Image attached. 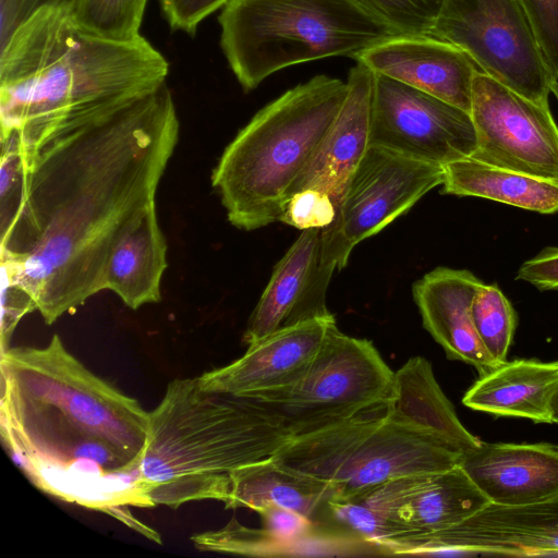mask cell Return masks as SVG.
<instances>
[{"label": "cell", "instance_id": "cell-28", "mask_svg": "<svg viewBox=\"0 0 558 558\" xmlns=\"http://www.w3.org/2000/svg\"><path fill=\"white\" fill-rule=\"evenodd\" d=\"M393 35H430L445 0H350Z\"/></svg>", "mask_w": 558, "mask_h": 558}, {"label": "cell", "instance_id": "cell-31", "mask_svg": "<svg viewBox=\"0 0 558 558\" xmlns=\"http://www.w3.org/2000/svg\"><path fill=\"white\" fill-rule=\"evenodd\" d=\"M547 61L558 82V0H520Z\"/></svg>", "mask_w": 558, "mask_h": 558}, {"label": "cell", "instance_id": "cell-15", "mask_svg": "<svg viewBox=\"0 0 558 558\" xmlns=\"http://www.w3.org/2000/svg\"><path fill=\"white\" fill-rule=\"evenodd\" d=\"M333 272L322 263V229L303 230L276 264L248 318L244 342L248 345L279 329L331 315L326 296Z\"/></svg>", "mask_w": 558, "mask_h": 558}, {"label": "cell", "instance_id": "cell-6", "mask_svg": "<svg viewBox=\"0 0 558 558\" xmlns=\"http://www.w3.org/2000/svg\"><path fill=\"white\" fill-rule=\"evenodd\" d=\"M218 23L222 53L246 93L288 66L354 58L393 36L350 0H229Z\"/></svg>", "mask_w": 558, "mask_h": 558}, {"label": "cell", "instance_id": "cell-24", "mask_svg": "<svg viewBox=\"0 0 558 558\" xmlns=\"http://www.w3.org/2000/svg\"><path fill=\"white\" fill-rule=\"evenodd\" d=\"M227 509L248 508L256 512L269 506L296 511L311 520L333 495L320 480L289 470L270 457L246 464L230 475Z\"/></svg>", "mask_w": 558, "mask_h": 558}, {"label": "cell", "instance_id": "cell-33", "mask_svg": "<svg viewBox=\"0 0 558 558\" xmlns=\"http://www.w3.org/2000/svg\"><path fill=\"white\" fill-rule=\"evenodd\" d=\"M1 343L2 350L21 318L36 307L31 298L15 283L2 276L1 280Z\"/></svg>", "mask_w": 558, "mask_h": 558}, {"label": "cell", "instance_id": "cell-4", "mask_svg": "<svg viewBox=\"0 0 558 558\" xmlns=\"http://www.w3.org/2000/svg\"><path fill=\"white\" fill-rule=\"evenodd\" d=\"M259 398L170 381L148 413L141 483L151 506L226 502L233 471L274 456L295 438Z\"/></svg>", "mask_w": 558, "mask_h": 558}, {"label": "cell", "instance_id": "cell-22", "mask_svg": "<svg viewBox=\"0 0 558 558\" xmlns=\"http://www.w3.org/2000/svg\"><path fill=\"white\" fill-rule=\"evenodd\" d=\"M557 387L558 361H506L480 376L462 403L494 415L551 423L550 402Z\"/></svg>", "mask_w": 558, "mask_h": 558}, {"label": "cell", "instance_id": "cell-30", "mask_svg": "<svg viewBox=\"0 0 558 558\" xmlns=\"http://www.w3.org/2000/svg\"><path fill=\"white\" fill-rule=\"evenodd\" d=\"M336 214L337 205L328 194L307 189L287 199L279 221L301 231L324 229L333 222Z\"/></svg>", "mask_w": 558, "mask_h": 558}, {"label": "cell", "instance_id": "cell-11", "mask_svg": "<svg viewBox=\"0 0 558 558\" xmlns=\"http://www.w3.org/2000/svg\"><path fill=\"white\" fill-rule=\"evenodd\" d=\"M369 145L445 166L471 157L477 141L470 112L374 73Z\"/></svg>", "mask_w": 558, "mask_h": 558}, {"label": "cell", "instance_id": "cell-12", "mask_svg": "<svg viewBox=\"0 0 558 558\" xmlns=\"http://www.w3.org/2000/svg\"><path fill=\"white\" fill-rule=\"evenodd\" d=\"M470 114L477 141L471 157L558 180V125L549 106L537 104L477 71Z\"/></svg>", "mask_w": 558, "mask_h": 558}, {"label": "cell", "instance_id": "cell-7", "mask_svg": "<svg viewBox=\"0 0 558 558\" xmlns=\"http://www.w3.org/2000/svg\"><path fill=\"white\" fill-rule=\"evenodd\" d=\"M391 399L371 404L332 426L295 437L271 458L351 497L391 480L460 464L462 451L390 416Z\"/></svg>", "mask_w": 558, "mask_h": 558}, {"label": "cell", "instance_id": "cell-35", "mask_svg": "<svg viewBox=\"0 0 558 558\" xmlns=\"http://www.w3.org/2000/svg\"><path fill=\"white\" fill-rule=\"evenodd\" d=\"M63 2L66 0H0L1 39L7 37L22 20L38 7Z\"/></svg>", "mask_w": 558, "mask_h": 558}, {"label": "cell", "instance_id": "cell-18", "mask_svg": "<svg viewBox=\"0 0 558 558\" xmlns=\"http://www.w3.org/2000/svg\"><path fill=\"white\" fill-rule=\"evenodd\" d=\"M490 504L522 506L558 496V446L480 441L459 464Z\"/></svg>", "mask_w": 558, "mask_h": 558}, {"label": "cell", "instance_id": "cell-27", "mask_svg": "<svg viewBox=\"0 0 558 558\" xmlns=\"http://www.w3.org/2000/svg\"><path fill=\"white\" fill-rule=\"evenodd\" d=\"M471 316L486 351L498 364L505 363L515 331L517 315L498 286H481L471 304Z\"/></svg>", "mask_w": 558, "mask_h": 558}, {"label": "cell", "instance_id": "cell-20", "mask_svg": "<svg viewBox=\"0 0 558 558\" xmlns=\"http://www.w3.org/2000/svg\"><path fill=\"white\" fill-rule=\"evenodd\" d=\"M373 80L374 72L362 63L350 69L343 104L288 198L302 190H318L328 194L338 209L350 178L371 146Z\"/></svg>", "mask_w": 558, "mask_h": 558}, {"label": "cell", "instance_id": "cell-34", "mask_svg": "<svg viewBox=\"0 0 558 558\" xmlns=\"http://www.w3.org/2000/svg\"><path fill=\"white\" fill-rule=\"evenodd\" d=\"M515 279L526 281L541 291L558 290V247H545L524 262Z\"/></svg>", "mask_w": 558, "mask_h": 558}, {"label": "cell", "instance_id": "cell-16", "mask_svg": "<svg viewBox=\"0 0 558 558\" xmlns=\"http://www.w3.org/2000/svg\"><path fill=\"white\" fill-rule=\"evenodd\" d=\"M376 74L410 85L468 112L480 69L457 46L430 35H393L353 58Z\"/></svg>", "mask_w": 558, "mask_h": 558}, {"label": "cell", "instance_id": "cell-29", "mask_svg": "<svg viewBox=\"0 0 558 558\" xmlns=\"http://www.w3.org/2000/svg\"><path fill=\"white\" fill-rule=\"evenodd\" d=\"M194 545L199 550L231 553L247 556H295L296 547L279 541L263 527L250 529L232 520L219 531L195 534Z\"/></svg>", "mask_w": 558, "mask_h": 558}, {"label": "cell", "instance_id": "cell-23", "mask_svg": "<svg viewBox=\"0 0 558 558\" xmlns=\"http://www.w3.org/2000/svg\"><path fill=\"white\" fill-rule=\"evenodd\" d=\"M390 416L434 435L462 452L481 441L462 425L438 385L430 363L422 356L410 357L395 372Z\"/></svg>", "mask_w": 558, "mask_h": 558}, {"label": "cell", "instance_id": "cell-19", "mask_svg": "<svg viewBox=\"0 0 558 558\" xmlns=\"http://www.w3.org/2000/svg\"><path fill=\"white\" fill-rule=\"evenodd\" d=\"M483 283L469 270L437 267L412 289L424 328L448 359L472 365L480 376L499 365L482 344L471 316L472 301Z\"/></svg>", "mask_w": 558, "mask_h": 558}, {"label": "cell", "instance_id": "cell-17", "mask_svg": "<svg viewBox=\"0 0 558 558\" xmlns=\"http://www.w3.org/2000/svg\"><path fill=\"white\" fill-rule=\"evenodd\" d=\"M335 316L316 317L247 345L232 363L198 376L203 388L255 395L295 383L318 352Z\"/></svg>", "mask_w": 558, "mask_h": 558}, {"label": "cell", "instance_id": "cell-21", "mask_svg": "<svg viewBox=\"0 0 558 558\" xmlns=\"http://www.w3.org/2000/svg\"><path fill=\"white\" fill-rule=\"evenodd\" d=\"M166 268L167 243L153 204L112 246L105 267L104 290L114 292L132 310L157 303Z\"/></svg>", "mask_w": 558, "mask_h": 558}, {"label": "cell", "instance_id": "cell-9", "mask_svg": "<svg viewBox=\"0 0 558 558\" xmlns=\"http://www.w3.org/2000/svg\"><path fill=\"white\" fill-rule=\"evenodd\" d=\"M430 36L460 48L499 83L549 106L556 82L520 0H445Z\"/></svg>", "mask_w": 558, "mask_h": 558}, {"label": "cell", "instance_id": "cell-25", "mask_svg": "<svg viewBox=\"0 0 558 558\" xmlns=\"http://www.w3.org/2000/svg\"><path fill=\"white\" fill-rule=\"evenodd\" d=\"M441 193L492 199L539 214L558 211V180L496 167L473 157L444 166Z\"/></svg>", "mask_w": 558, "mask_h": 558}, {"label": "cell", "instance_id": "cell-14", "mask_svg": "<svg viewBox=\"0 0 558 558\" xmlns=\"http://www.w3.org/2000/svg\"><path fill=\"white\" fill-rule=\"evenodd\" d=\"M355 496L397 527L395 539L446 530L489 504L460 465L391 480Z\"/></svg>", "mask_w": 558, "mask_h": 558}, {"label": "cell", "instance_id": "cell-2", "mask_svg": "<svg viewBox=\"0 0 558 558\" xmlns=\"http://www.w3.org/2000/svg\"><path fill=\"white\" fill-rule=\"evenodd\" d=\"M1 434L43 492L126 524L153 507L141 483L148 413L86 368L53 335L44 348L1 353Z\"/></svg>", "mask_w": 558, "mask_h": 558}, {"label": "cell", "instance_id": "cell-13", "mask_svg": "<svg viewBox=\"0 0 558 558\" xmlns=\"http://www.w3.org/2000/svg\"><path fill=\"white\" fill-rule=\"evenodd\" d=\"M558 555V496L522 506L488 504L464 521L434 533L408 535L392 555Z\"/></svg>", "mask_w": 558, "mask_h": 558}, {"label": "cell", "instance_id": "cell-8", "mask_svg": "<svg viewBox=\"0 0 558 558\" xmlns=\"http://www.w3.org/2000/svg\"><path fill=\"white\" fill-rule=\"evenodd\" d=\"M395 372L373 342L332 324L304 374L293 384L255 393L295 434L303 436L347 420L393 397Z\"/></svg>", "mask_w": 558, "mask_h": 558}, {"label": "cell", "instance_id": "cell-3", "mask_svg": "<svg viewBox=\"0 0 558 558\" xmlns=\"http://www.w3.org/2000/svg\"><path fill=\"white\" fill-rule=\"evenodd\" d=\"M168 72L143 36L106 38L83 28L66 3L38 7L1 39V135L36 142L102 119L157 89Z\"/></svg>", "mask_w": 558, "mask_h": 558}, {"label": "cell", "instance_id": "cell-10", "mask_svg": "<svg viewBox=\"0 0 558 558\" xmlns=\"http://www.w3.org/2000/svg\"><path fill=\"white\" fill-rule=\"evenodd\" d=\"M444 181V166L369 146L331 225L322 229V263L343 269L353 248L405 214Z\"/></svg>", "mask_w": 558, "mask_h": 558}, {"label": "cell", "instance_id": "cell-32", "mask_svg": "<svg viewBox=\"0 0 558 558\" xmlns=\"http://www.w3.org/2000/svg\"><path fill=\"white\" fill-rule=\"evenodd\" d=\"M229 0H159L161 11L173 31L191 36L201 22L221 9Z\"/></svg>", "mask_w": 558, "mask_h": 558}, {"label": "cell", "instance_id": "cell-37", "mask_svg": "<svg viewBox=\"0 0 558 558\" xmlns=\"http://www.w3.org/2000/svg\"><path fill=\"white\" fill-rule=\"evenodd\" d=\"M553 93L555 94V96L557 97L558 99V82L555 84L554 88H553Z\"/></svg>", "mask_w": 558, "mask_h": 558}, {"label": "cell", "instance_id": "cell-26", "mask_svg": "<svg viewBox=\"0 0 558 558\" xmlns=\"http://www.w3.org/2000/svg\"><path fill=\"white\" fill-rule=\"evenodd\" d=\"M70 12L85 29L99 36L131 40L140 34L147 0H66Z\"/></svg>", "mask_w": 558, "mask_h": 558}, {"label": "cell", "instance_id": "cell-36", "mask_svg": "<svg viewBox=\"0 0 558 558\" xmlns=\"http://www.w3.org/2000/svg\"><path fill=\"white\" fill-rule=\"evenodd\" d=\"M551 423L558 424V387L550 402Z\"/></svg>", "mask_w": 558, "mask_h": 558}, {"label": "cell", "instance_id": "cell-5", "mask_svg": "<svg viewBox=\"0 0 558 558\" xmlns=\"http://www.w3.org/2000/svg\"><path fill=\"white\" fill-rule=\"evenodd\" d=\"M347 81L325 74L263 107L225 148L211 173L229 222L253 231L279 221L289 193L330 130Z\"/></svg>", "mask_w": 558, "mask_h": 558}, {"label": "cell", "instance_id": "cell-1", "mask_svg": "<svg viewBox=\"0 0 558 558\" xmlns=\"http://www.w3.org/2000/svg\"><path fill=\"white\" fill-rule=\"evenodd\" d=\"M167 84L36 142L1 135L2 276L46 324L104 290L109 253L150 205L179 138Z\"/></svg>", "mask_w": 558, "mask_h": 558}]
</instances>
